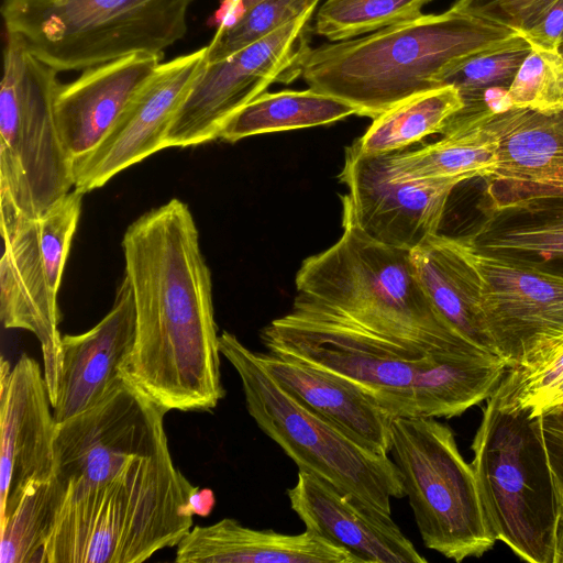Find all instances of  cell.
I'll return each mask as SVG.
<instances>
[{"mask_svg":"<svg viewBox=\"0 0 563 563\" xmlns=\"http://www.w3.org/2000/svg\"><path fill=\"white\" fill-rule=\"evenodd\" d=\"M207 46L161 63L98 145L73 162L74 189L87 194L165 148L172 119L206 60Z\"/></svg>","mask_w":563,"mask_h":563,"instance_id":"obj_16","label":"cell"},{"mask_svg":"<svg viewBox=\"0 0 563 563\" xmlns=\"http://www.w3.org/2000/svg\"><path fill=\"white\" fill-rule=\"evenodd\" d=\"M261 340L269 353L352 383L393 417L460 416L487 399L507 369L484 349L417 358L350 324L292 309Z\"/></svg>","mask_w":563,"mask_h":563,"instance_id":"obj_2","label":"cell"},{"mask_svg":"<svg viewBox=\"0 0 563 563\" xmlns=\"http://www.w3.org/2000/svg\"><path fill=\"white\" fill-rule=\"evenodd\" d=\"M258 1L261 0H227L225 16L222 20V23L231 22L233 19H235L238 15H240L242 12H244Z\"/></svg>","mask_w":563,"mask_h":563,"instance_id":"obj_40","label":"cell"},{"mask_svg":"<svg viewBox=\"0 0 563 563\" xmlns=\"http://www.w3.org/2000/svg\"><path fill=\"white\" fill-rule=\"evenodd\" d=\"M475 250L563 276V187L487 177Z\"/></svg>","mask_w":563,"mask_h":563,"instance_id":"obj_17","label":"cell"},{"mask_svg":"<svg viewBox=\"0 0 563 563\" xmlns=\"http://www.w3.org/2000/svg\"><path fill=\"white\" fill-rule=\"evenodd\" d=\"M178 563H358L345 549L309 529L286 534L232 518L195 526L177 544Z\"/></svg>","mask_w":563,"mask_h":563,"instance_id":"obj_22","label":"cell"},{"mask_svg":"<svg viewBox=\"0 0 563 563\" xmlns=\"http://www.w3.org/2000/svg\"><path fill=\"white\" fill-rule=\"evenodd\" d=\"M136 313L122 375L167 411H210L224 397L211 273L189 207L154 208L122 239Z\"/></svg>","mask_w":563,"mask_h":563,"instance_id":"obj_1","label":"cell"},{"mask_svg":"<svg viewBox=\"0 0 563 563\" xmlns=\"http://www.w3.org/2000/svg\"><path fill=\"white\" fill-rule=\"evenodd\" d=\"M44 372L22 354L14 366H0V523L25 490L55 474L56 420Z\"/></svg>","mask_w":563,"mask_h":563,"instance_id":"obj_18","label":"cell"},{"mask_svg":"<svg viewBox=\"0 0 563 563\" xmlns=\"http://www.w3.org/2000/svg\"><path fill=\"white\" fill-rule=\"evenodd\" d=\"M474 468L494 538L521 560L553 563L563 503L549 461L542 418L531 408L501 404L493 393L472 443Z\"/></svg>","mask_w":563,"mask_h":563,"instance_id":"obj_6","label":"cell"},{"mask_svg":"<svg viewBox=\"0 0 563 563\" xmlns=\"http://www.w3.org/2000/svg\"><path fill=\"white\" fill-rule=\"evenodd\" d=\"M517 33L450 8L310 47L300 76L309 88L352 104L357 115L375 119L406 98L438 88L435 78L448 66Z\"/></svg>","mask_w":563,"mask_h":563,"instance_id":"obj_4","label":"cell"},{"mask_svg":"<svg viewBox=\"0 0 563 563\" xmlns=\"http://www.w3.org/2000/svg\"><path fill=\"white\" fill-rule=\"evenodd\" d=\"M460 240L479 277L488 335L507 367L527 363L563 335V276L482 253Z\"/></svg>","mask_w":563,"mask_h":563,"instance_id":"obj_14","label":"cell"},{"mask_svg":"<svg viewBox=\"0 0 563 563\" xmlns=\"http://www.w3.org/2000/svg\"><path fill=\"white\" fill-rule=\"evenodd\" d=\"M81 200L74 189L34 218L0 212V319L5 329L25 330L38 340L52 407L62 369L57 295Z\"/></svg>","mask_w":563,"mask_h":563,"instance_id":"obj_11","label":"cell"},{"mask_svg":"<svg viewBox=\"0 0 563 563\" xmlns=\"http://www.w3.org/2000/svg\"><path fill=\"white\" fill-rule=\"evenodd\" d=\"M410 257L438 311L470 341L496 353L482 312L479 277L460 238L433 234Z\"/></svg>","mask_w":563,"mask_h":563,"instance_id":"obj_24","label":"cell"},{"mask_svg":"<svg viewBox=\"0 0 563 563\" xmlns=\"http://www.w3.org/2000/svg\"><path fill=\"white\" fill-rule=\"evenodd\" d=\"M532 47L560 49L563 34V0L552 1L522 32Z\"/></svg>","mask_w":563,"mask_h":563,"instance_id":"obj_36","label":"cell"},{"mask_svg":"<svg viewBox=\"0 0 563 563\" xmlns=\"http://www.w3.org/2000/svg\"><path fill=\"white\" fill-rule=\"evenodd\" d=\"M563 380V335L525 364L508 367L494 394L501 404L527 406Z\"/></svg>","mask_w":563,"mask_h":563,"instance_id":"obj_34","label":"cell"},{"mask_svg":"<svg viewBox=\"0 0 563 563\" xmlns=\"http://www.w3.org/2000/svg\"><path fill=\"white\" fill-rule=\"evenodd\" d=\"M560 51L563 53V44L560 46Z\"/></svg>","mask_w":563,"mask_h":563,"instance_id":"obj_42","label":"cell"},{"mask_svg":"<svg viewBox=\"0 0 563 563\" xmlns=\"http://www.w3.org/2000/svg\"><path fill=\"white\" fill-rule=\"evenodd\" d=\"M321 0H261L228 23H221L207 46L206 62L230 56L317 8Z\"/></svg>","mask_w":563,"mask_h":563,"instance_id":"obj_32","label":"cell"},{"mask_svg":"<svg viewBox=\"0 0 563 563\" xmlns=\"http://www.w3.org/2000/svg\"><path fill=\"white\" fill-rule=\"evenodd\" d=\"M162 59L163 54L136 53L84 69L76 80L60 84L55 114L73 162L98 145Z\"/></svg>","mask_w":563,"mask_h":563,"instance_id":"obj_21","label":"cell"},{"mask_svg":"<svg viewBox=\"0 0 563 563\" xmlns=\"http://www.w3.org/2000/svg\"><path fill=\"white\" fill-rule=\"evenodd\" d=\"M531 49V44L517 33L498 46L448 66L437 76L435 85L455 87L464 103L494 88L508 89Z\"/></svg>","mask_w":563,"mask_h":563,"instance_id":"obj_30","label":"cell"},{"mask_svg":"<svg viewBox=\"0 0 563 563\" xmlns=\"http://www.w3.org/2000/svg\"><path fill=\"white\" fill-rule=\"evenodd\" d=\"M508 97L515 108L544 114L563 112V53L532 47L508 88Z\"/></svg>","mask_w":563,"mask_h":563,"instance_id":"obj_33","label":"cell"},{"mask_svg":"<svg viewBox=\"0 0 563 563\" xmlns=\"http://www.w3.org/2000/svg\"><path fill=\"white\" fill-rule=\"evenodd\" d=\"M552 1L456 0L451 9L522 32Z\"/></svg>","mask_w":563,"mask_h":563,"instance_id":"obj_35","label":"cell"},{"mask_svg":"<svg viewBox=\"0 0 563 563\" xmlns=\"http://www.w3.org/2000/svg\"><path fill=\"white\" fill-rule=\"evenodd\" d=\"M216 504L214 494L209 488H197L189 500V505L194 515L208 516L212 511Z\"/></svg>","mask_w":563,"mask_h":563,"instance_id":"obj_39","label":"cell"},{"mask_svg":"<svg viewBox=\"0 0 563 563\" xmlns=\"http://www.w3.org/2000/svg\"><path fill=\"white\" fill-rule=\"evenodd\" d=\"M192 1L4 0L1 13L7 33L58 73L163 54L185 36Z\"/></svg>","mask_w":563,"mask_h":563,"instance_id":"obj_8","label":"cell"},{"mask_svg":"<svg viewBox=\"0 0 563 563\" xmlns=\"http://www.w3.org/2000/svg\"><path fill=\"white\" fill-rule=\"evenodd\" d=\"M476 115L497 139V167L489 177L563 187V112L511 107Z\"/></svg>","mask_w":563,"mask_h":563,"instance_id":"obj_25","label":"cell"},{"mask_svg":"<svg viewBox=\"0 0 563 563\" xmlns=\"http://www.w3.org/2000/svg\"><path fill=\"white\" fill-rule=\"evenodd\" d=\"M563 44V34H562V42H561V45Z\"/></svg>","mask_w":563,"mask_h":563,"instance_id":"obj_43","label":"cell"},{"mask_svg":"<svg viewBox=\"0 0 563 563\" xmlns=\"http://www.w3.org/2000/svg\"><path fill=\"white\" fill-rule=\"evenodd\" d=\"M57 71L7 33L0 89V212L34 218L74 187L56 121Z\"/></svg>","mask_w":563,"mask_h":563,"instance_id":"obj_9","label":"cell"},{"mask_svg":"<svg viewBox=\"0 0 563 563\" xmlns=\"http://www.w3.org/2000/svg\"><path fill=\"white\" fill-rule=\"evenodd\" d=\"M167 412L123 376L98 404L57 423L55 475L66 487L97 484L168 451Z\"/></svg>","mask_w":563,"mask_h":563,"instance_id":"obj_13","label":"cell"},{"mask_svg":"<svg viewBox=\"0 0 563 563\" xmlns=\"http://www.w3.org/2000/svg\"><path fill=\"white\" fill-rule=\"evenodd\" d=\"M342 207V235L302 262L291 309L350 324L417 358L482 349L434 307L410 251L371 239Z\"/></svg>","mask_w":563,"mask_h":563,"instance_id":"obj_3","label":"cell"},{"mask_svg":"<svg viewBox=\"0 0 563 563\" xmlns=\"http://www.w3.org/2000/svg\"><path fill=\"white\" fill-rule=\"evenodd\" d=\"M442 139L421 148L388 154L396 179H459L492 176L497 167V139L477 115L451 118Z\"/></svg>","mask_w":563,"mask_h":563,"instance_id":"obj_26","label":"cell"},{"mask_svg":"<svg viewBox=\"0 0 563 563\" xmlns=\"http://www.w3.org/2000/svg\"><path fill=\"white\" fill-rule=\"evenodd\" d=\"M312 8L230 56L203 63L167 129L165 147L219 139L227 122L274 82L300 76Z\"/></svg>","mask_w":563,"mask_h":563,"instance_id":"obj_12","label":"cell"},{"mask_svg":"<svg viewBox=\"0 0 563 563\" xmlns=\"http://www.w3.org/2000/svg\"><path fill=\"white\" fill-rule=\"evenodd\" d=\"M273 379L320 417L371 450L389 455L393 416L352 383L302 362L256 352Z\"/></svg>","mask_w":563,"mask_h":563,"instance_id":"obj_23","label":"cell"},{"mask_svg":"<svg viewBox=\"0 0 563 563\" xmlns=\"http://www.w3.org/2000/svg\"><path fill=\"white\" fill-rule=\"evenodd\" d=\"M388 154H366L356 142L345 148L340 180L349 194L342 203L371 239L411 251L438 233L449 197L462 181L393 178Z\"/></svg>","mask_w":563,"mask_h":563,"instance_id":"obj_15","label":"cell"},{"mask_svg":"<svg viewBox=\"0 0 563 563\" xmlns=\"http://www.w3.org/2000/svg\"><path fill=\"white\" fill-rule=\"evenodd\" d=\"M541 418L549 461L563 488V404L542 411Z\"/></svg>","mask_w":563,"mask_h":563,"instance_id":"obj_37","label":"cell"},{"mask_svg":"<svg viewBox=\"0 0 563 563\" xmlns=\"http://www.w3.org/2000/svg\"><path fill=\"white\" fill-rule=\"evenodd\" d=\"M135 332V303L124 275L110 311L93 328L62 336V369L52 407L56 423L88 410L120 382Z\"/></svg>","mask_w":563,"mask_h":563,"instance_id":"obj_20","label":"cell"},{"mask_svg":"<svg viewBox=\"0 0 563 563\" xmlns=\"http://www.w3.org/2000/svg\"><path fill=\"white\" fill-rule=\"evenodd\" d=\"M194 486L169 450L110 481L66 487L43 563H141L192 528Z\"/></svg>","mask_w":563,"mask_h":563,"instance_id":"obj_5","label":"cell"},{"mask_svg":"<svg viewBox=\"0 0 563 563\" xmlns=\"http://www.w3.org/2000/svg\"><path fill=\"white\" fill-rule=\"evenodd\" d=\"M287 496L306 529L345 549L358 563L427 562L391 516L311 473L299 470Z\"/></svg>","mask_w":563,"mask_h":563,"instance_id":"obj_19","label":"cell"},{"mask_svg":"<svg viewBox=\"0 0 563 563\" xmlns=\"http://www.w3.org/2000/svg\"><path fill=\"white\" fill-rule=\"evenodd\" d=\"M464 106L459 90L442 86L416 93L375 119L355 141L366 154H388L442 133L449 120Z\"/></svg>","mask_w":563,"mask_h":563,"instance_id":"obj_28","label":"cell"},{"mask_svg":"<svg viewBox=\"0 0 563 563\" xmlns=\"http://www.w3.org/2000/svg\"><path fill=\"white\" fill-rule=\"evenodd\" d=\"M431 0H325L314 32L331 42L354 38L422 14Z\"/></svg>","mask_w":563,"mask_h":563,"instance_id":"obj_31","label":"cell"},{"mask_svg":"<svg viewBox=\"0 0 563 563\" xmlns=\"http://www.w3.org/2000/svg\"><path fill=\"white\" fill-rule=\"evenodd\" d=\"M66 495L54 474L32 484L0 523V563H43L44 551Z\"/></svg>","mask_w":563,"mask_h":563,"instance_id":"obj_29","label":"cell"},{"mask_svg":"<svg viewBox=\"0 0 563 563\" xmlns=\"http://www.w3.org/2000/svg\"><path fill=\"white\" fill-rule=\"evenodd\" d=\"M560 404H563V380L532 400L527 407L531 408V416L536 417L540 416L542 411Z\"/></svg>","mask_w":563,"mask_h":563,"instance_id":"obj_38","label":"cell"},{"mask_svg":"<svg viewBox=\"0 0 563 563\" xmlns=\"http://www.w3.org/2000/svg\"><path fill=\"white\" fill-rule=\"evenodd\" d=\"M553 563H563V503L555 526Z\"/></svg>","mask_w":563,"mask_h":563,"instance_id":"obj_41","label":"cell"},{"mask_svg":"<svg viewBox=\"0 0 563 563\" xmlns=\"http://www.w3.org/2000/svg\"><path fill=\"white\" fill-rule=\"evenodd\" d=\"M352 114H357L352 104L311 88L264 92L227 122L219 139L234 143L257 134L324 125Z\"/></svg>","mask_w":563,"mask_h":563,"instance_id":"obj_27","label":"cell"},{"mask_svg":"<svg viewBox=\"0 0 563 563\" xmlns=\"http://www.w3.org/2000/svg\"><path fill=\"white\" fill-rule=\"evenodd\" d=\"M390 450L426 548L462 562L496 542L476 475L452 429L433 417H393Z\"/></svg>","mask_w":563,"mask_h":563,"instance_id":"obj_10","label":"cell"},{"mask_svg":"<svg viewBox=\"0 0 563 563\" xmlns=\"http://www.w3.org/2000/svg\"><path fill=\"white\" fill-rule=\"evenodd\" d=\"M219 346L241 379L250 416L300 471L391 516V499L402 498L405 492L389 455L365 446L289 395L267 373L256 352L233 333L223 331Z\"/></svg>","mask_w":563,"mask_h":563,"instance_id":"obj_7","label":"cell"}]
</instances>
